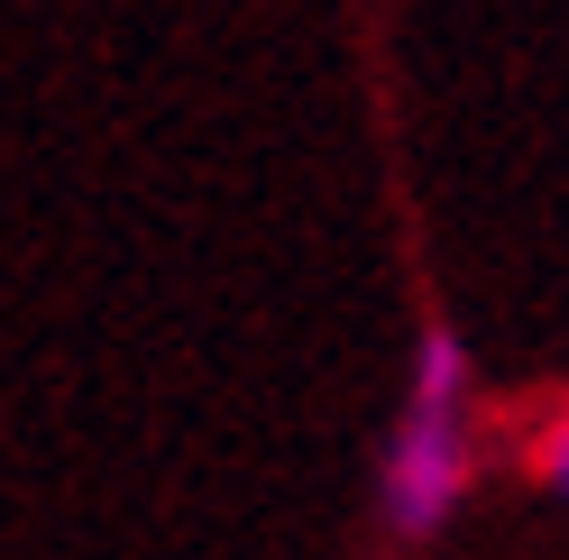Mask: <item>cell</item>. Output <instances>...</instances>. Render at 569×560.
<instances>
[{
	"label": "cell",
	"mask_w": 569,
	"mask_h": 560,
	"mask_svg": "<svg viewBox=\"0 0 569 560\" xmlns=\"http://www.w3.org/2000/svg\"><path fill=\"white\" fill-rule=\"evenodd\" d=\"M487 469V413H478V359L459 322H422L413 331V359H405V396L386 413V441H377V533L396 551H422L450 533V514L469 506V487Z\"/></svg>",
	"instance_id": "obj_1"
},
{
	"label": "cell",
	"mask_w": 569,
	"mask_h": 560,
	"mask_svg": "<svg viewBox=\"0 0 569 560\" xmlns=\"http://www.w3.org/2000/svg\"><path fill=\"white\" fill-rule=\"evenodd\" d=\"M506 460H515V478H523V487H542L551 506H569V396H551L542 413H532V423L515 432Z\"/></svg>",
	"instance_id": "obj_2"
}]
</instances>
